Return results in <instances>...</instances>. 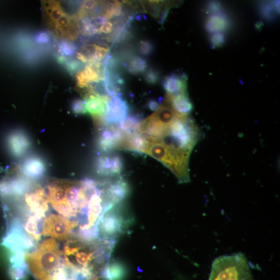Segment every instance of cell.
<instances>
[{
    "instance_id": "1",
    "label": "cell",
    "mask_w": 280,
    "mask_h": 280,
    "mask_svg": "<svg viewBox=\"0 0 280 280\" xmlns=\"http://www.w3.org/2000/svg\"><path fill=\"white\" fill-rule=\"evenodd\" d=\"M138 131L145 141L143 153L169 166L187 165L199 139V129L193 122L180 118L163 119L154 114L142 121Z\"/></svg>"
},
{
    "instance_id": "2",
    "label": "cell",
    "mask_w": 280,
    "mask_h": 280,
    "mask_svg": "<svg viewBox=\"0 0 280 280\" xmlns=\"http://www.w3.org/2000/svg\"><path fill=\"white\" fill-rule=\"evenodd\" d=\"M62 254L54 238L43 242L31 253H25L28 269L38 280H51L54 272L64 263Z\"/></svg>"
},
{
    "instance_id": "3",
    "label": "cell",
    "mask_w": 280,
    "mask_h": 280,
    "mask_svg": "<svg viewBox=\"0 0 280 280\" xmlns=\"http://www.w3.org/2000/svg\"><path fill=\"white\" fill-rule=\"evenodd\" d=\"M208 280H253L246 256L234 254L220 256L212 265Z\"/></svg>"
},
{
    "instance_id": "4",
    "label": "cell",
    "mask_w": 280,
    "mask_h": 280,
    "mask_svg": "<svg viewBox=\"0 0 280 280\" xmlns=\"http://www.w3.org/2000/svg\"><path fill=\"white\" fill-rule=\"evenodd\" d=\"M124 227V221L119 209L114 206L104 213L99 220L98 238L101 241H115Z\"/></svg>"
},
{
    "instance_id": "5",
    "label": "cell",
    "mask_w": 280,
    "mask_h": 280,
    "mask_svg": "<svg viewBox=\"0 0 280 280\" xmlns=\"http://www.w3.org/2000/svg\"><path fill=\"white\" fill-rule=\"evenodd\" d=\"M77 226L78 223L75 221L52 214L43 223V234L60 241L68 239L72 234L73 229Z\"/></svg>"
},
{
    "instance_id": "6",
    "label": "cell",
    "mask_w": 280,
    "mask_h": 280,
    "mask_svg": "<svg viewBox=\"0 0 280 280\" xmlns=\"http://www.w3.org/2000/svg\"><path fill=\"white\" fill-rule=\"evenodd\" d=\"M128 104L122 98H111L106 104V111L100 131L107 126L121 125L128 116Z\"/></svg>"
},
{
    "instance_id": "7",
    "label": "cell",
    "mask_w": 280,
    "mask_h": 280,
    "mask_svg": "<svg viewBox=\"0 0 280 280\" xmlns=\"http://www.w3.org/2000/svg\"><path fill=\"white\" fill-rule=\"evenodd\" d=\"M124 137L119 126H107L99 132L98 147L102 152H110L119 148Z\"/></svg>"
},
{
    "instance_id": "8",
    "label": "cell",
    "mask_w": 280,
    "mask_h": 280,
    "mask_svg": "<svg viewBox=\"0 0 280 280\" xmlns=\"http://www.w3.org/2000/svg\"><path fill=\"white\" fill-rule=\"evenodd\" d=\"M95 167L99 176L111 177L121 173L124 164L122 158L117 155H103L97 159Z\"/></svg>"
},
{
    "instance_id": "9",
    "label": "cell",
    "mask_w": 280,
    "mask_h": 280,
    "mask_svg": "<svg viewBox=\"0 0 280 280\" xmlns=\"http://www.w3.org/2000/svg\"><path fill=\"white\" fill-rule=\"evenodd\" d=\"M8 145L11 154L19 158L25 155L31 147V141L23 131H16L12 133L8 138Z\"/></svg>"
},
{
    "instance_id": "10",
    "label": "cell",
    "mask_w": 280,
    "mask_h": 280,
    "mask_svg": "<svg viewBox=\"0 0 280 280\" xmlns=\"http://www.w3.org/2000/svg\"><path fill=\"white\" fill-rule=\"evenodd\" d=\"M46 170L45 161L38 156L27 158L20 167V173L30 180H37L43 177Z\"/></svg>"
},
{
    "instance_id": "11",
    "label": "cell",
    "mask_w": 280,
    "mask_h": 280,
    "mask_svg": "<svg viewBox=\"0 0 280 280\" xmlns=\"http://www.w3.org/2000/svg\"><path fill=\"white\" fill-rule=\"evenodd\" d=\"M163 86L167 95L171 96H187V77L185 74H171L166 77Z\"/></svg>"
},
{
    "instance_id": "12",
    "label": "cell",
    "mask_w": 280,
    "mask_h": 280,
    "mask_svg": "<svg viewBox=\"0 0 280 280\" xmlns=\"http://www.w3.org/2000/svg\"><path fill=\"white\" fill-rule=\"evenodd\" d=\"M127 275V269L119 261L107 263L99 273L100 277L104 280H124Z\"/></svg>"
},
{
    "instance_id": "13",
    "label": "cell",
    "mask_w": 280,
    "mask_h": 280,
    "mask_svg": "<svg viewBox=\"0 0 280 280\" xmlns=\"http://www.w3.org/2000/svg\"><path fill=\"white\" fill-rule=\"evenodd\" d=\"M84 96L88 113L94 119L103 117L106 111V103L102 98L92 93H86Z\"/></svg>"
},
{
    "instance_id": "14",
    "label": "cell",
    "mask_w": 280,
    "mask_h": 280,
    "mask_svg": "<svg viewBox=\"0 0 280 280\" xmlns=\"http://www.w3.org/2000/svg\"><path fill=\"white\" fill-rule=\"evenodd\" d=\"M130 191V188L126 181L119 178L114 182L110 181L108 186L109 195L116 205L126 199Z\"/></svg>"
},
{
    "instance_id": "15",
    "label": "cell",
    "mask_w": 280,
    "mask_h": 280,
    "mask_svg": "<svg viewBox=\"0 0 280 280\" xmlns=\"http://www.w3.org/2000/svg\"><path fill=\"white\" fill-rule=\"evenodd\" d=\"M167 101L177 113L179 114L188 116L193 108V105L188 96H171L167 95Z\"/></svg>"
},
{
    "instance_id": "16",
    "label": "cell",
    "mask_w": 280,
    "mask_h": 280,
    "mask_svg": "<svg viewBox=\"0 0 280 280\" xmlns=\"http://www.w3.org/2000/svg\"><path fill=\"white\" fill-rule=\"evenodd\" d=\"M228 19L221 12L212 13L208 17L206 23L207 29L211 33H222L228 28Z\"/></svg>"
},
{
    "instance_id": "17",
    "label": "cell",
    "mask_w": 280,
    "mask_h": 280,
    "mask_svg": "<svg viewBox=\"0 0 280 280\" xmlns=\"http://www.w3.org/2000/svg\"><path fill=\"white\" fill-rule=\"evenodd\" d=\"M126 67L129 73L138 75L146 71L147 63L143 58L135 56L128 61Z\"/></svg>"
},
{
    "instance_id": "18",
    "label": "cell",
    "mask_w": 280,
    "mask_h": 280,
    "mask_svg": "<svg viewBox=\"0 0 280 280\" xmlns=\"http://www.w3.org/2000/svg\"><path fill=\"white\" fill-rule=\"evenodd\" d=\"M34 215H32L28 218L26 222L25 229L33 240L38 242L41 237L39 229L40 221Z\"/></svg>"
},
{
    "instance_id": "19",
    "label": "cell",
    "mask_w": 280,
    "mask_h": 280,
    "mask_svg": "<svg viewBox=\"0 0 280 280\" xmlns=\"http://www.w3.org/2000/svg\"><path fill=\"white\" fill-rule=\"evenodd\" d=\"M9 275L12 280H26L28 267L10 266Z\"/></svg>"
},
{
    "instance_id": "20",
    "label": "cell",
    "mask_w": 280,
    "mask_h": 280,
    "mask_svg": "<svg viewBox=\"0 0 280 280\" xmlns=\"http://www.w3.org/2000/svg\"><path fill=\"white\" fill-rule=\"evenodd\" d=\"M122 13V5L118 2L110 3L105 8L104 16L107 19L119 16Z\"/></svg>"
},
{
    "instance_id": "21",
    "label": "cell",
    "mask_w": 280,
    "mask_h": 280,
    "mask_svg": "<svg viewBox=\"0 0 280 280\" xmlns=\"http://www.w3.org/2000/svg\"><path fill=\"white\" fill-rule=\"evenodd\" d=\"M59 50L61 54L64 56H72L76 52V47L72 43L64 41L60 43Z\"/></svg>"
},
{
    "instance_id": "22",
    "label": "cell",
    "mask_w": 280,
    "mask_h": 280,
    "mask_svg": "<svg viewBox=\"0 0 280 280\" xmlns=\"http://www.w3.org/2000/svg\"><path fill=\"white\" fill-rule=\"evenodd\" d=\"M72 110L76 114L88 113L86 102L81 99H77L73 101L72 105Z\"/></svg>"
},
{
    "instance_id": "23",
    "label": "cell",
    "mask_w": 280,
    "mask_h": 280,
    "mask_svg": "<svg viewBox=\"0 0 280 280\" xmlns=\"http://www.w3.org/2000/svg\"><path fill=\"white\" fill-rule=\"evenodd\" d=\"M153 46L151 42L147 40H142L140 42L139 50L140 53L145 56L151 54L153 51Z\"/></svg>"
},
{
    "instance_id": "24",
    "label": "cell",
    "mask_w": 280,
    "mask_h": 280,
    "mask_svg": "<svg viewBox=\"0 0 280 280\" xmlns=\"http://www.w3.org/2000/svg\"><path fill=\"white\" fill-rule=\"evenodd\" d=\"M210 41L213 48H219L224 45L225 36L221 32L212 33Z\"/></svg>"
},
{
    "instance_id": "25",
    "label": "cell",
    "mask_w": 280,
    "mask_h": 280,
    "mask_svg": "<svg viewBox=\"0 0 280 280\" xmlns=\"http://www.w3.org/2000/svg\"><path fill=\"white\" fill-rule=\"evenodd\" d=\"M144 79L148 84L154 85L159 81V75L155 70L149 69L146 71Z\"/></svg>"
},
{
    "instance_id": "26",
    "label": "cell",
    "mask_w": 280,
    "mask_h": 280,
    "mask_svg": "<svg viewBox=\"0 0 280 280\" xmlns=\"http://www.w3.org/2000/svg\"><path fill=\"white\" fill-rule=\"evenodd\" d=\"M109 50L100 46H97L95 54L96 60L97 62H100L105 58L108 54Z\"/></svg>"
},
{
    "instance_id": "27",
    "label": "cell",
    "mask_w": 280,
    "mask_h": 280,
    "mask_svg": "<svg viewBox=\"0 0 280 280\" xmlns=\"http://www.w3.org/2000/svg\"><path fill=\"white\" fill-rule=\"evenodd\" d=\"M113 30V25L111 22H106L103 24L99 29L100 33H109Z\"/></svg>"
},
{
    "instance_id": "28",
    "label": "cell",
    "mask_w": 280,
    "mask_h": 280,
    "mask_svg": "<svg viewBox=\"0 0 280 280\" xmlns=\"http://www.w3.org/2000/svg\"><path fill=\"white\" fill-rule=\"evenodd\" d=\"M36 41L40 43H47L50 40V36L47 32H40L36 36Z\"/></svg>"
},
{
    "instance_id": "29",
    "label": "cell",
    "mask_w": 280,
    "mask_h": 280,
    "mask_svg": "<svg viewBox=\"0 0 280 280\" xmlns=\"http://www.w3.org/2000/svg\"><path fill=\"white\" fill-rule=\"evenodd\" d=\"M159 104L154 100H150L148 103V108L153 111H156L159 107Z\"/></svg>"
}]
</instances>
